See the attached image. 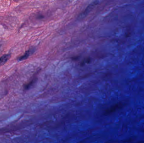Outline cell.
Segmentation results:
<instances>
[{"mask_svg":"<svg viewBox=\"0 0 144 143\" xmlns=\"http://www.w3.org/2000/svg\"><path fill=\"white\" fill-rule=\"evenodd\" d=\"M124 104L122 102H119L105 110V114L106 115H109L114 113L119 110L121 109L123 107Z\"/></svg>","mask_w":144,"mask_h":143,"instance_id":"obj_2","label":"cell"},{"mask_svg":"<svg viewBox=\"0 0 144 143\" xmlns=\"http://www.w3.org/2000/svg\"><path fill=\"white\" fill-rule=\"evenodd\" d=\"M90 58H87L84 59L83 61H82V62H81L80 65H81V66H82L85 65L87 64H88V63H90Z\"/></svg>","mask_w":144,"mask_h":143,"instance_id":"obj_6","label":"cell"},{"mask_svg":"<svg viewBox=\"0 0 144 143\" xmlns=\"http://www.w3.org/2000/svg\"><path fill=\"white\" fill-rule=\"evenodd\" d=\"M30 54H31V50H27V51L24 54V55L19 57V58L17 59V60L20 61H23V60H24L26 59H27V58H28V57H29L30 55Z\"/></svg>","mask_w":144,"mask_h":143,"instance_id":"obj_4","label":"cell"},{"mask_svg":"<svg viewBox=\"0 0 144 143\" xmlns=\"http://www.w3.org/2000/svg\"><path fill=\"white\" fill-rule=\"evenodd\" d=\"M98 4H99V1H95L93 3H92V4H89L88 7L86 8L85 10L83 12H82V13H81V14L79 16H78L79 18L82 19L86 16Z\"/></svg>","mask_w":144,"mask_h":143,"instance_id":"obj_1","label":"cell"},{"mask_svg":"<svg viewBox=\"0 0 144 143\" xmlns=\"http://www.w3.org/2000/svg\"><path fill=\"white\" fill-rule=\"evenodd\" d=\"M78 58H79V57H78V56H76V57L73 58L72 59H73V60H75V61H76V60H77L78 59Z\"/></svg>","mask_w":144,"mask_h":143,"instance_id":"obj_7","label":"cell"},{"mask_svg":"<svg viewBox=\"0 0 144 143\" xmlns=\"http://www.w3.org/2000/svg\"><path fill=\"white\" fill-rule=\"evenodd\" d=\"M36 79H33V80H31V81H30L28 83L24 85V90H27L31 88V86H32V85H33V84L36 81Z\"/></svg>","mask_w":144,"mask_h":143,"instance_id":"obj_5","label":"cell"},{"mask_svg":"<svg viewBox=\"0 0 144 143\" xmlns=\"http://www.w3.org/2000/svg\"><path fill=\"white\" fill-rule=\"evenodd\" d=\"M11 57V55L6 54L3 56L2 57L0 58V66H3L7 62V61L10 59Z\"/></svg>","mask_w":144,"mask_h":143,"instance_id":"obj_3","label":"cell"}]
</instances>
